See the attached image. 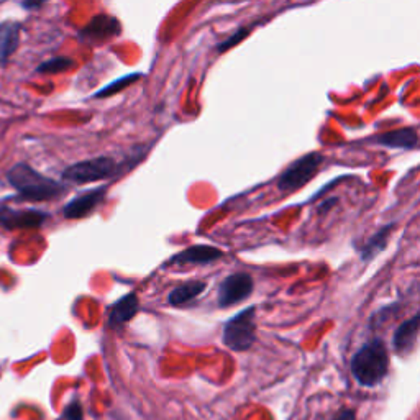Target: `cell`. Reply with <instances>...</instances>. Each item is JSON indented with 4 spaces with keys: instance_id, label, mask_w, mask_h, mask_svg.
<instances>
[{
    "instance_id": "8fae6325",
    "label": "cell",
    "mask_w": 420,
    "mask_h": 420,
    "mask_svg": "<svg viewBox=\"0 0 420 420\" xmlns=\"http://www.w3.org/2000/svg\"><path fill=\"white\" fill-rule=\"evenodd\" d=\"M419 322L420 316L414 313L411 318L404 320L396 328L392 335V350L399 356H409L416 350L417 337H419Z\"/></svg>"
},
{
    "instance_id": "6da1fadb",
    "label": "cell",
    "mask_w": 420,
    "mask_h": 420,
    "mask_svg": "<svg viewBox=\"0 0 420 420\" xmlns=\"http://www.w3.org/2000/svg\"><path fill=\"white\" fill-rule=\"evenodd\" d=\"M352 374L363 388H376L389 373V352L383 338L374 337L363 343L352 358Z\"/></svg>"
},
{
    "instance_id": "9c48e42d",
    "label": "cell",
    "mask_w": 420,
    "mask_h": 420,
    "mask_svg": "<svg viewBox=\"0 0 420 420\" xmlns=\"http://www.w3.org/2000/svg\"><path fill=\"white\" fill-rule=\"evenodd\" d=\"M49 219L48 214L35 209L15 210L10 207H0V225L7 230L38 229Z\"/></svg>"
},
{
    "instance_id": "4fadbf2b",
    "label": "cell",
    "mask_w": 420,
    "mask_h": 420,
    "mask_svg": "<svg viewBox=\"0 0 420 420\" xmlns=\"http://www.w3.org/2000/svg\"><path fill=\"white\" fill-rule=\"evenodd\" d=\"M373 141L376 145H381L384 148L391 150H416L419 143V135L414 126H406V128L391 130L383 135H378Z\"/></svg>"
},
{
    "instance_id": "7a4b0ae2",
    "label": "cell",
    "mask_w": 420,
    "mask_h": 420,
    "mask_svg": "<svg viewBox=\"0 0 420 420\" xmlns=\"http://www.w3.org/2000/svg\"><path fill=\"white\" fill-rule=\"evenodd\" d=\"M7 181L23 200H53L68 192V187L63 182L48 178V176L33 169L27 163H18L13 168H10L7 173Z\"/></svg>"
},
{
    "instance_id": "d6986e66",
    "label": "cell",
    "mask_w": 420,
    "mask_h": 420,
    "mask_svg": "<svg viewBox=\"0 0 420 420\" xmlns=\"http://www.w3.org/2000/svg\"><path fill=\"white\" fill-rule=\"evenodd\" d=\"M255 25H258V22H256V23H253V25H250V28H248V27L236 28V32H235V33H232L229 38L224 40V42L217 44V53H225V52H229L230 48H234V47H236V44H239V43H241L243 40H245V38L248 37V35L251 33V30H253V27H255Z\"/></svg>"
},
{
    "instance_id": "ffe728a7",
    "label": "cell",
    "mask_w": 420,
    "mask_h": 420,
    "mask_svg": "<svg viewBox=\"0 0 420 420\" xmlns=\"http://www.w3.org/2000/svg\"><path fill=\"white\" fill-rule=\"evenodd\" d=\"M64 419L66 420H83L84 419V411L83 404L79 401H73L68 407L64 409Z\"/></svg>"
},
{
    "instance_id": "ac0fdd59",
    "label": "cell",
    "mask_w": 420,
    "mask_h": 420,
    "mask_svg": "<svg viewBox=\"0 0 420 420\" xmlns=\"http://www.w3.org/2000/svg\"><path fill=\"white\" fill-rule=\"evenodd\" d=\"M74 66V61L71 58H64V56H59V58H53V59H48L42 63L37 68V73L38 74H58V73H63L66 69H71Z\"/></svg>"
},
{
    "instance_id": "52a82bcc",
    "label": "cell",
    "mask_w": 420,
    "mask_h": 420,
    "mask_svg": "<svg viewBox=\"0 0 420 420\" xmlns=\"http://www.w3.org/2000/svg\"><path fill=\"white\" fill-rule=\"evenodd\" d=\"M121 33V23L117 17L109 13H99L79 32L80 42L90 44H102L119 37Z\"/></svg>"
},
{
    "instance_id": "2e32d148",
    "label": "cell",
    "mask_w": 420,
    "mask_h": 420,
    "mask_svg": "<svg viewBox=\"0 0 420 420\" xmlns=\"http://www.w3.org/2000/svg\"><path fill=\"white\" fill-rule=\"evenodd\" d=\"M20 44V23L4 22L0 23V63H5L17 52Z\"/></svg>"
},
{
    "instance_id": "3957f363",
    "label": "cell",
    "mask_w": 420,
    "mask_h": 420,
    "mask_svg": "<svg viewBox=\"0 0 420 420\" xmlns=\"http://www.w3.org/2000/svg\"><path fill=\"white\" fill-rule=\"evenodd\" d=\"M124 169V164L114 160L112 156H97L85 161H79L68 166L63 171V179L73 184H89V182H99L114 179Z\"/></svg>"
},
{
    "instance_id": "277c9868",
    "label": "cell",
    "mask_w": 420,
    "mask_h": 420,
    "mask_svg": "<svg viewBox=\"0 0 420 420\" xmlns=\"http://www.w3.org/2000/svg\"><path fill=\"white\" fill-rule=\"evenodd\" d=\"M222 342L232 352H248L256 342V307L243 308L225 322Z\"/></svg>"
},
{
    "instance_id": "9a60e30c",
    "label": "cell",
    "mask_w": 420,
    "mask_h": 420,
    "mask_svg": "<svg viewBox=\"0 0 420 420\" xmlns=\"http://www.w3.org/2000/svg\"><path fill=\"white\" fill-rule=\"evenodd\" d=\"M394 229H396V224L391 222V224L381 227V229H379L371 239L364 243V246L360 250V258L363 263H371L379 253L386 250L389 239H391V232Z\"/></svg>"
},
{
    "instance_id": "ba28073f",
    "label": "cell",
    "mask_w": 420,
    "mask_h": 420,
    "mask_svg": "<svg viewBox=\"0 0 420 420\" xmlns=\"http://www.w3.org/2000/svg\"><path fill=\"white\" fill-rule=\"evenodd\" d=\"M105 194H107V186L92 187V189L80 192L63 207V215L68 220L84 219L102 205Z\"/></svg>"
},
{
    "instance_id": "5bb4252c",
    "label": "cell",
    "mask_w": 420,
    "mask_h": 420,
    "mask_svg": "<svg viewBox=\"0 0 420 420\" xmlns=\"http://www.w3.org/2000/svg\"><path fill=\"white\" fill-rule=\"evenodd\" d=\"M207 291L205 281H187L184 284L174 287L168 296V304L173 307H184L192 304V301L199 297Z\"/></svg>"
},
{
    "instance_id": "e0dca14e",
    "label": "cell",
    "mask_w": 420,
    "mask_h": 420,
    "mask_svg": "<svg viewBox=\"0 0 420 420\" xmlns=\"http://www.w3.org/2000/svg\"><path fill=\"white\" fill-rule=\"evenodd\" d=\"M140 78H143V74L141 73H131V74H126V76H121V78L115 79L114 83H110L109 85H105L99 90L97 94H94L95 99H104V97H110V95H115L121 92V90L128 88L133 83H136Z\"/></svg>"
},
{
    "instance_id": "5b68a950",
    "label": "cell",
    "mask_w": 420,
    "mask_h": 420,
    "mask_svg": "<svg viewBox=\"0 0 420 420\" xmlns=\"http://www.w3.org/2000/svg\"><path fill=\"white\" fill-rule=\"evenodd\" d=\"M323 163H325V156L317 153V151L301 156V158H297L294 163H291L282 171L280 178H277V189L282 194L301 189L307 182L316 178Z\"/></svg>"
},
{
    "instance_id": "7402d4cb",
    "label": "cell",
    "mask_w": 420,
    "mask_h": 420,
    "mask_svg": "<svg viewBox=\"0 0 420 420\" xmlns=\"http://www.w3.org/2000/svg\"><path fill=\"white\" fill-rule=\"evenodd\" d=\"M22 5H23L25 8H38V7H42L43 4H35V2H28V4H25V2H23Z\"/></svg>"
},
{
    "instance_id": "44dd1931",
    "label": "cell",
    "mask_w": 420,
    "mask_h": 420,
    "mask_svg": "<svg viewBox=\"0 0 420 420\" xmlns=\"http://www.w3.org/2000/svg\"><path fill=\"white\" fill-rule=\"evenodd\" d=\"M325 420H356V412L353 411V409H342L335 416L328 417Z\"/></svg>"
},
{
    "instance_id": "8992f818",
    "label": "cell",
    "mask_w": 420,
    "mask_h": 420,
    "mask_svg": "<svg viewBox=\"0 0 420 420\" xmlns=\"http://www.w3.org/2000/svg\"><path fill=\"white\" fill-rule=\"evenodd\" d=\"M253 289H255V281L250 272H234L220 282L217 291V304L220 308L234 307L246 301L253 294Z\"/></svg>"
},
{
    "instance_id": "30bf717a",
    "label": "cell",
    "mask_w": 420,
    "mask_h": 420,
    "mask_svg": "<svg viewBox=\"0 0 420 420\" xmlns=\"http://www.w3.org/2000/svg\"><path fill=\"white\" fill-rule=\"evenodd\" d=\"M224 258V251L217 246L210 245H194L187 246L186 250L176 253L169 258V266H184V265H212L217 260Z\"/></svg>"
},
{
    "instance_id": "7c38bea8",
    "label": "cell",
    "mask_w": 420,
    "mask_h": 420,
    "mask_svg": "<svg viewBox=\"0 0 420 420\" xmlns=\"http://www.w3.org/2000/svg\"><path fill=\"white\" fill-rule=\"evenodd\" d=\"M138 312V296H136V292H130V294L120 297L119 301H115L112 306L109 307L107 325L109 328H112V330H119V328L124 327L125 323H128Z\"/></svg>"
}]
</instances>
